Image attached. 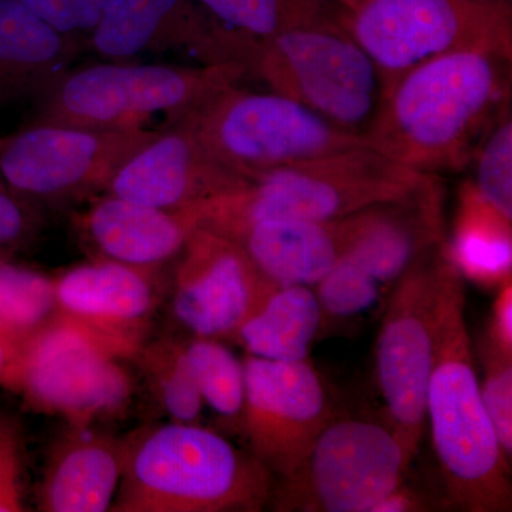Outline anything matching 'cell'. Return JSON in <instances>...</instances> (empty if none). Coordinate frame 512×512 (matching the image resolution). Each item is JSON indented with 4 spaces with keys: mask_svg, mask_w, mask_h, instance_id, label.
<instances>
[{
    "mask_svg": "<svg viewBox=\"0 0 512 512\" xmlns=\"http://www.w3.org/2000/svg\"><path fill=\"white\" fill-rule=\"evenodd\" d=\"M242 84V83H241ZM227 87L184 116L222 165L252 180L276 168L367 146L298 101L272 92Z\"/></svg>",
    "mask_w": 512,
    "mask_h": 512,
    "instance_id": "52a82bcc",
    "label": "cell"
},
{
    "mask_svg": "<svg viewBox=\"0 0 512 512\" xmlns=\"http://www.w3.org/2000/svg\"><path fill=\"white\" fill-rule=\"evenodd\" d=\"M248 183L208 153L184 120L161 130L121 164L107 194L163 210H183Z\"/></svg>",
    "mask_w": 512,
    "mask_h": 512,
    "instance_id": "9a60e30c",
    "label": "cell"
},
{
    "mask_svg": "<svg viewBox=\"0 0 512 512\" xmlns=\"http://www.w3.org/2000/svg\"><path fill=\"white\" fill-rule=\"evenodd\" d=\"M332 2H335L336 5H339L340 8L343 9V12H350V10L355 9L356 6L362 2V0H332Z\"/></svg>",
    "mask_w": 512,
    "mask_h": 512,
    "instance_id": "8d00e7d4",
    "label": "cell"
},
{
    "mask_svg": "<svg viewBox=\"0 0 512 512\" xmlns=\"http://www.w3.org/2000/svg\"><path fill=\"white\" fill-rule=\"evenodd\" d=\"M73 427L47 460L37 508L43 512L110 511L123 473L124 441Z\"/></svg>",
    "mask_w": 512,
    "mask_h": 512,
    "instance_id": "ffe728a7",
    "label": "cell"
},
{
    "mask_svg": "<svg viewBox=\"0 0 512 512\" xmlns=\"http://www.w3.org/2000/svg\"><path fill=\"white\" fill-rule=\"evenodd\" d=\"M249 79L241 63L99 60L73 64L33 104L36 119L97 130H140L163 114L183 119L214 94Z\"/></svg>",
    "mask_w": 512,
    "mask_h": 512,
    "instance_id": "5b68a950",
    "label": "cell"
},
{
    "mask_svg": "<svg viewBox=\"0 0 512 512\" xmlns=\"http://www.w3.org/2000/svg\"><path fill=\"white\" fill-rule=\"evenodd\" d=\"M275 476L251 451L197 423L161 424L124 440L113 512H258Z\"/></svg>",
    "mask_w": 512,
    "mask_h": 512,
    "instance_id": "3957f363",
    "label": "cell"
},
{
    "mask_svg": "<svg viewBox=\"0 0 512 512\" xmlns=\"http://www.w3.org/2000/svg\"><path fill=\"white\" fill-rule=\"evenodd\" d=\"M57 311L53 279L0 261V333L19 343L45 326Z\"/></svg>",
    "mask_w": 512,
    "mask_h": 512,
    "instance_id": "484cf974",
    "label": "cell"
},
{
    "mask_svg": "<svg viewBox=\"0 0 512 512\" xmlns=\"http://www.w3.org/2000/svg\"><path fill=\"white\" fill-rule=\"evenodd\" d=\"M137 348L136 340L60 313L23 343L19 392L40 412L90 426L130 400L133 379L120 360Z\"/></svg>",
    "mask_w": 512,
    "mask_h": 512,
    "instance_id": "9c48e42d",
    "label": "cell"
},
{
    "mask_svg": "<svg viewBox=\"0 0 512 512\" xmlns=\"http://www.w3.org/2000/svg\"><path fill=\"white\" fill-rule=\"evenodd\" d=\"M143 362L164 413L178 423H197L204 402L192 375L185 345L171 340L157 343L144 353Z\"/></svg>",
    "mask_w": 512,
    "mask_h": 512,
    "instance_id": "4316f807",
    "label": "cell"
},
{
    "mask_svg": "<svg viewBox=\"0 0 512 512\" xmlns=\"http://www.w3.org/2000/svg\"><path fill=\"white\" fill-rule=\"evenodd\" d=\"M156 131L33 120L0 137V183L39 208L89 201L106 191L121 164Z\"/></svg>",
    "mask_w": 512,
    "mask_h": 512,
    "instance_id": "7c38bea8",
    "label": "cell"
},
{
    "mask_svg": "<svg viewBox=\"0 0 512 512\" xmlns=\"http://www.w3.org/2000/svg\"><path fill=\"white\" fill-rule=\"evenodd\" d=\"M227 43L235 62L251 63L274 37L298 26L342 18L332 0H195Z\"/></svg>",
    "mask_w": 512,
    "mask_h": 512,
    "instance_id": "7402d4cb",
    "label": "cell"
},
{
    "mask_svg": "<svg viewBox=\"0 0 512 512\" xmlns=\"http://www.w3.org/2000/svg\"><path fill=\"white\" fill-rule=\"evenodd\" d=\"M86 49L101 60L171 53L198 64L238 63L195 0H104Z\"/></svg>",
    "mask_w": 512,
    "mask_h": 512,
    "instance_id": "2e32d148",
    "label": "cell"
},
{
    "mask_svg": "<svg viewBox=\"0 0 512 512\" xmlns=\"http://www.w3.org/2000/svg\"><path fill=\"white\" fill-rule=\"evenodd\" d=\"M313 289L322 311V332L325 326L369 311L384 291L373 275L349 255L343 256Z\"/></svg>",
    "mask_w": 512,
    "mask_h": 512,
    "instance_id": "83f0119b",
    "label": "cell"
},
{
    "mask_svg": "<svg viewBox=\"0 0 512 512\" xmlns=\"http://www.w3.org/2000/svg\"><path fill=\"white\" fill-rule=\"evenodd\" d=\"M487 340L504 355L512 356V279L498 286Z\"/></svg>",
    "mask_w": 512,
    "mask_h": 512,
    "instance_id": "836d02e7",
    "label": "cell"
},
{
    "mask_svg": "<svg viewBox=\"0 0 512 512\" xmlns=\"http://www.w3.org/2000/svg\"><path fill=\"white\" fill-rule=\"evenodd\" d=\"M463 281L447 255L441 271L426 423L447 503L466 512H507L512 507L511 461L485 412L468 332Z\"/></svg>",
    "mask_w": 512,
    "mask_h": 512,
    "instance_id": "7a4b0ae2",
    "label": "cell"
},
{
    "mask_svg": "<svg viewBox=\"0 0 512 512\" xmlns=\"http://www.w3.org/2000/svg\"><path fill=\"white\" fill-rule=\"evenodd\" d=\"M57 32L76 40L86 50L87 39L100 18L104 0H20Z\"/></svg>",
    "mask_w": 512,
    "mask_h": 512,
    "instance_id": "d6a6232c",
    "label": "cell"
},
{
    "mask_svg": "<svg viewBox=\"0 0 512 512\" xmlns=\"http://www.w3.org/2000/svg\"><path fill=\"white\" fill-rule=\"evenodd\" d=\"M322 333V311L312 286H278L238 330L247 355L281 362L309 360Z\"/></svg>",
    "mask_w": 512,
    "mask_h": 512,
    "instance_id": "603a6c76",
    "label": "cell"
},
{
    "mask_svg": "<svg viewBox=\"0 0 512 512\" xmlns=\"http://www.w3.org/2000/svg\"><path fill=\"white\" fill-rule=\"evenodd\" d=\"M446 239L427 249L393 285L376 343V379L386 423L416 457L426 431V397L436 346Z\"/></svg>",
    "mask_w": 512,
    "mask_h": 512,
    "instance_id": "8fae6325",
    "label": "cell"
},
{
    "mask_svg": "<svg viewBox=\"0 0 512 512\" xmlns=\"http://www.w3.org/2000/svg\"><path fill=\"white\" fill-rule=\"evenodd\" d=\"M511 59L458 50L404 73L384 93L367 146L419 173L463 170L510 104Z\"/></svg>",
    "mask_w": 512,
    "mask_h": 512,
    "instance_id": "6da1fadb",
    "label": "cell"
},
{
    "mask_svg": "<svg viewBox=\"0 0 512 512\" xmlns=\"http://www.w3.org/2000/svg\"><path fill=\"white\" fill-rule=\"evenodd\" d=\"M53 282L57 312L136 342L156 305L150 269L110 259L74 266Z\"/></svg>",
    "mask_w": 512,
    "mask_h": 512,
    "instance_id": "d6986e66",
    "label": "cell"
},
{
    "mask_svg": "<svg viewBox=\"0 0 512 512\" xmlns=\"http://www.w3.org/2000/svg\"><path fill=\"white\" fill-rule=\"evenodd\" d=\"M426 507L421 495H417L416 491L410 490L406 484H400L393 493L387 495L384 500L376 505L373 512H414L426 511Z\"/></svg>",
    "mask_w": 512,
    "mask_h": 512,
    "instance_id": "d590c367",
    "label": "cell"
},
{
    "mask_svg": "<svg viewBox=\"0 0 512 512\" xmlns=\"http://www.w3.org/2000/svg\"><path fill=\"white\" fill-rule=\"evenodd\" d=\"M80 215V229L99 258L140 269L174 261L192 232L200 228L197 208L163 210L116 195L90 198Z\"/></svg>",
    "mask_w": 512,
    "mask_h": 512,
    "instance_id": "e0dca14e",
    "label": "cell"
},
{
    "mask_svg": "<svg viewBox=\"0 0 512 512\" xmlns=\"http://www.w3.org/2000/svg\"><path fill=\"white\" fill-rule=\"evenodd\" d=\"M83 50L20 0H0V107L35 101Z\"/></svg>",
    "mask_w": 512,
    "mask_h": 512,
    "instance_id": "44dd1931",
    "label": "cell"
},
{
    "mask_svg": "<svg viewBox=\"0 0 512 512\" xmlns=\"http://www.w3.org/2000/svg\"><path fill=\"white\" fill-rule=\"evenodd\" d=\"M511 104L501 110L478 147L474 187L491 207L512 221V119Z\"/></svg>",
    "mask_w": 512,
    "mask_h": 512,
    "instance_id": "f1b7e54d",
    "label": "cell"
},
{
    "mask_svg": "<svg viewBox=\"0 0 512 512\" xmlns=\"http://www.w3.org/2000/svg\"><path fill=\"white\" fill-rule=\"evenodd\" d=\"M511 20L510 0H362L342 16L375 63L384 93L433 57L458 50L512 56Z\"/></svg>",
    "mask_w": 512,
    "mask_h": 512,
    "instance_id": "ba28073f",
    "label": "cell"
},
{
    "mask_svg": "<svg viewBox=\"0 0 512 512\" xmlns=\"http://www.w3.org/2000/svg\"><path fill=\"white\" fill-rule=\"evenodd\" d=\"M485 375L480 382L485 412L503 448L512 456V356L504 355L493 343H485Z\"/></svg>",
    "mask_w": 512,
    "mask_h": 512,
    "instance_id": "f546056e",
    "label": "cell"
},
{
    "mask_svg": "<svg viewBox=\"0 0 512 512\" xmlns=\"http://www.w3.org/2000/svg\"><path fill=\"white\" fill-rule=\"evenodd\" d=\"M42 208L0 183V261H9L35 239L42 225Z\"/></svg>",
    "mask_w": 512,
    "mask_h": 512,
    "instance_id": "1f68e13d",
    "label": "cell"
},
{
    "mask_svg": "<svg viewBox=\"0 0 512 512\" xmlns=\"http://www.w3.org/2000/svg\"><path fill=\"white\" fill-rule=\"evenodd\" d=\"M26 450L15 417L0 413V512L26 511Z\"/></svg>",
    "mask_w": 512,
    "mask_h": 512,
    "instance_id": "4dcf8cb0",
    "label": "cell"
},
{
    "mask_svg": "<svg viewBox=\"0 0 512 512\" xmlns=\"http://www.w3.org/2000/svg\"><path fill=\"white\" fill-rule=\"evenodd\" d=\"M171 308L195 338L235 340L278 288L234 239L197 228L175 258Z\"/></svg>",
    "mask_w": 512,
    "mask_h": 512,
    "instance_id": "5bb4252c",
    "label": "cell"
},
{
    "mask_svg": "<svg viewBox=\"0 0 512 512\" xmlns=\"http://www.w3.org/2000/svg\"><path fill=\"white\" fill-rule=\"evenodd\" d=\"M188 363L204 406L241 427L245 404L244 360L222 340L194 338L185 345Z\"/></svg>",
    "mask_w": 512,
    "mask_h": 512,
    "instance_id": "d4e9b609",
    "label": "cell"
},
{
    "mask_svg": "<svg viewBox=\"0 0 512 512\" xmlns=\"http://www.w3.org/2000/svg\"><path fill=\"white\" fill-rule=\"evenodd\" d=\"M370 208L330 221L256 222L231 239L274 284L313 288L352 247Z\"/></svg>",
    "mask_w": 512,
    "mask_h": 512,
    "instance_id": "ac0fdd59",
    "label": "cell"
},
{
    "mask_svg": "<svg viewBox=\"0 0 512 512\" xmlns=\"http://www.w3.org/2000/svg\"><path fill=\"white\" fill-rule=\"evenodd\" d=\"M241 429L275 478L301 464L323 427L336 416L322 377L309 360L281 362L247 355Z\"/></svg>",
    "mask_w": 512,
    "mask_h": 512,
    "instance_id": "4fadbf2b",
    "label": "cell"
},
{
    "mask_svg": "<svg viewBox=\"0 0 512 512\" xmlns=\"http://www.w3.org/2000/svg\"><path fill=\"white\" fill-rule=\"evenodd\" d=\"M511 222L478 194L473 183L461 188L456 222L446 251L463 278L485 288L512 279Z\"/></svg>",
    "mask_w": 512,
    "mask_h": 512,
    "instance_id": "cb8c5ba5",
    "label": "cell"
},
{
    "mask_svg": "<svg viewBox=\"0 0 512 512\" xmlns=\"http://www.w3.org/2000/svg\"><path fill=\"white\" fill-rule=\"evenodd\" d=\"M23 345L0 333V387L19 392L22 382Z\"/></svg>",
    "mask_w": 512,
    "mask_h": 512,
    "instance_id": "e575fe53",
    "label": "cell"
},
{
    "mask_svg": "<svg viewBox=\"0 0 512 512\" xmlns=\"http://www.w3.org/2000/svg\"><path fill=\"white\" fill-rule=\"evenodd\" d=\"M248 74L363 140L383 100L382 77L342 18L274 37L251 60Z\"/></svg>",
    "mask_w": 512,
    "mask_h": 512,
    "instance_id": "8992f818",
    "label": "cell"
},
{
    "mask_svg": "<svg viewBox=\"0 0 512 512\" xmlns=\"http://www.w3.org/2000/svg\"><path fill=\"white\" fill-rule=\"evenodd\" d=\"M430 175L369 146L276 168L197 205L200 228L228 238L268 220L330 221L406 200Z\"/></svg>",
    "mask_w": 512,
    "mask_h": 512,
    "instance_id": "277c9868",
    "label": "cell"
},
{
    "mask_svg": "<svg viewBox=\"0 0 512 512\" xmlns=\"http://www.w3.org/2000/svg\"><path fill=\"white\" fill-rule=\"evenodd\" d=\"M413 458L389 424L335 416L289 476L276 478L279 512H373L404 483Z\"/></svg>",
    "mask_w": 512,
    "mask_h": 512,
    "instance_id": "30bf717a",
    "label": "cell"
}]
</instances>
